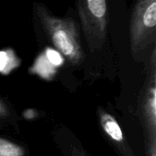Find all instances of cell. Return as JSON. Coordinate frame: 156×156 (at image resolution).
<instances>
[{"label": "cell", "mask_w": 156, "mask_h": 156, "mask_svg": "<svg viewBox=\"0 0 156 156\" xmlns=\"http://www.w3.org/2000/svg\"><path fill=\"white\" fill-rule=\"evenodd\" d=\"M37 12L41 25L53 45L63 57L73 64H79L84 57L78 27L73 19L60 18L51 15L41 4L37 5Z\"/></svg>", "instance_id": "6da1fadb"}, {"label": "cell", "mask_w": 156, "mask_h": 156, "mask_svg": "<svg viewBox=\"0 0 156 156\" xmlns=\"http://www.w3.org/2000/svg\"><path fill=\"white\" fill-rule=\"evenodd\" d=\"M77 9L90 49L91 51L100 50L102 48L107 37V1H78Z\"/></svg>", "instance_id": "7a4b0ae2"}, {"label": "cell", "mask_w": 156, "mask_h": 156, "mask_svg": "<svg viewBox=\"0 0 156 156\" xmlns=\"http://www.w3.org/2000/svg\"><path fill=\"white\" fill-rule=\"evenodd\" d=\"M147 156H156V53L153 50L139 103Z\"/></svg>", "instance_id": "3957f363"}, {"label": "cell", "mask_w": 156, "mask_h": 156, "mask_svg": "<svg viewBox=\"0 0 156 156\" xmlns=\"http://www.w3.org/2000/svg\"><path fill=\"white\" fill-rule=\"evenodd\" d=\"M156 1H138L132 11L130 41L133 55L143 52L155 39Z\"/></svg>", "instance_id": "277c9868"}, {"label": "cell", "mask_w": 156, "mask_h": 156, "mask_svg": "<svg viewBox=\"0 0 156 156\" xmlns=\"http://www.w3.org/2000/svg\"><path fill=\"white\" fill-rule=\"evenodd\" d=\"M64 63V57L56 49L47 48L36 59L30 71L43 79L49 80L56 73L57 69Z\"/></svg>", "instance_id": "5b68a950"}, {"label": "cell", "mask_w": 156, "mask_h": 156, "mask_svg": "<svg viewBox=\"0 0 156 156\" xmlns=\"http://www.w3.org/2000/svg\"><path fill=\"white\" fill-rule=\"evenodd\" d=\"M20 64L19 58L12 49L0 50V73L9 74Z\"/></svg>", "instance_id": "8992f818"}, {"label": "cell", "mask_w": 156, "mask_h": 156, "mask_svg": "<svg viewBox=\"0 0 156 156\" xmlns=\"http://www.w3.org/2000/svg\"><path fill=\"white\" fill-rule=\"evenodd\" d=\"M0 156H27L25 149L7 140L0 137Z\"/></svg>", "instance_id": "52a82bcc"}, {"label": "cell", "mask_w": 156, "mask_h": 156, "mask_svg": "<svg viewBox=\"0 0 156 156\" xmlns=\"http://www.w3.org/2000/svg\"><path fill=\"white\" fill-rule=\"evenodd\" d=\"M69 155L70 156H90V154L80 146L79 145H70L69 148Z\"/></svg>", "instance_id": "ba28073f"}, {"label": "cell", "mask_w": 156, "mask_h": 156, "mask_svg": "<svg viewBox=\"0 0 156 156\" xmlns=\"http://www.w3.org/2000/svg\"><path fill=\"white\" fill-rule=\"evenodd\" d=\"M9 115V110L5 103L0 99V118H5Z\"/></svg>", "instance_id": "9c48e42d"}]
</instances>
